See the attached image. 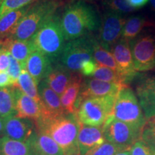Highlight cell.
<instances>
[{
  "mask_svg": "<svg viewBox=\"0 0 155 155\" xmlns=\"http://www.w3.org/2000/svg\"><path fill=\"white\" fill-rule=\"evenodd\" d=\"M61 23L65 40L68 42L99 30L101 20L92 6L83 2H73L64 9Z\"/></svg>",
  "mask_w": 155,
  "mask_h": 155,
  "instance_id": "1",
  "label": "cell"
},
{
  "mask_svg": "<svg viewBox=\"0 0 155 155\" xmlns=\"http://www.w3.org/2000/svg\"><path fill=\"white\" fill-rule=\"evenodd\" d=\"M35 128L46 133L63 150L65 155L78 154V135L81 122L76 114H63L57 116L42 117L35 121Z\"/></svg>",
  "mask_w": 155,
  "mask_h": 155,
  "instance_id": "2",
  "label": "cell"
},
{
  "mask_svg": "<svg viewBox=\"0 0 155 155\" xmlns=\"http://www.w3.org/2000/svg\"><path fill=\"white\" fill-rule=\"evenodd\" d=\"M65 3V0H41L33 4L7 39L23 41L31 40Z\"/></svg>",
  "mask_w": 155,
  "mask_h": 155,
  "instance_id": "3",
  "label": "cell"
},
{
  "mask_svg": "<svg viewBox=\"0 0 155 155\" xmlns=\"http://www.w3.org/2000/svg\"><path fill=\"white\" fill-rule=\"evenodd\" d=\"M31 40L36 50L47 56L52 63L58 62L66 44L60 16L55 14L48 19Z\"/></svg>",
  "mask_w": 155,
  "mask_h": 155,
  "instance_id": "4",
  "label": "cell"
},
{
  "mask_svg": "<svg viewBox=\"0 0 155 155\" xmlns=\"http://www.w3.org/2000/svg\"><path fill=\"white\" fill-rule=\"evenodd\" d=\"M112 116L116 119L143 129L147 123L139 100L127 85L121 87L116 95Z\"/></svg>",
  "mask_w": 155,
  "mask_h": 155,
  "instance_id": "5",
  "label": "cell"
},
{
  "mask_svg": "<svg viewBox=\"0 0 155 155\" xmlns=\"http://www.w3.org/2000/svg\"><path fill=\"white\" fill-rule=\"evenodd\" d=\"M116 96L89 98L79 105L76 116L81 124L93 127H103L111 116Z\"/></svg>",
  "mask_w": 155,
  "mask_h": 155,
  "instance_id": "6",
  "label": "cell"
},
{
  "mask_svg": "<svg viewBox=\"0 0 155 155\" xmlns=\"http://www.w3.org/2000/svg\"><path fill=\"white\" fill-rule=\"evenodd\" d=\"M95 40L96 38L92 34L68 41L58 61L72 73H80L81 65L85 62L94 60Z\"/></svg>",
  "mask_w": 155,
  "mask_h": 155,
  "instance_id": "7",
  "label": "cell"
},
{
  "mask_svg": "<svg viewBox=\"0 0 155 155\" xmlns=\"http://www.w3.org/2000/svg\"><path fill=\"white\" fill-rule=\"evenodd\" d=\"M102 129L106 141L126 150H129L140 139L143 129L119 121L111 115L103 125Z\"/></svg>",
  "mask_w": 155,
  "mask_h": 155,
  "instance_id": "8",
  "label": "cell"
},
{
  "mask_svg": "<svg viewBox=\"0 0 155 155\" xmlns=\"http://www.w3.org/2000/svg\"><path fill=\"white\" fill-rule=\"evenodd\" d=\"M137 72L155 70V37L152 35H141L129 42Z\"/></svg>",
  "mask_w": 155,
  "mask_h": 155,
  "instance_id": "9",
  "label": "cell"
},
{
  "mask_svg": "<svg viewBox=\"0 0 155 155\" xmlns=\"http://www.w3.org/2000/svg\"><path fill=\"white\" fill-rule=\"evenodd\" d=\"M125 23L126 19L119 13L107 10L103 15L97 38L102 47L111 50L120 40Z\"/></svg>",
  "mask_w": 155,
  "mask_h": 155,
  "instance_id": "10",
  "label": "cell"
},
{
  "mask_svg": "<svg viewBox=\"0 0 155 155\" xmlns=\"http://www.w3.org/2000/svg\"><path fill=\"white\" fill-rule=\"evenodd\" d=\"M118 66V73L125 85L130 83L137 76L129 40L124 38L114 44L111 49Z\"/></svg>",
  "mask_w": 155,
  "mask_h": 155,
  "instance_id": "11",
  "label": "cell"
},
{
  "mask_svg": "<svg viewBox=\"0 0 155 155\" xmlns=\"http://www.w3.org/2000/svg\"><path fill=\"white\" fill-rule=\"evenodd\" d=\"M123 86L124 85L105 82L95 78L85 79L83 81L80 94L76 103V111L83 100L89 98L116 96Z\"/></svg>",
  "mask_w": 155,
  "mask_h": 155,
  "instance_id": "12",
  "label": "cell"
},
{
  "mask_svg": "<svg viewBox=\"0 0 155 155\" xmlns=\"http://www.w3.org/2000/svg\"><path fill=\"white\" fill-rule=\"evenodd\" d=\"M105 141L102 127H93L81 123L78 135L77 155H91Z\"/></svg>",
  "mask_w": 155,
  "mask_h": 155,
  "instance_id": "13",
  "label": "cell"
},
{
  "mask_svg": "<svg viewBox=\"0 0 155 155\" xmlns=\"http://www.w3.org/2000/svg\"><path fill=\"white\" fill-rule=\"evenodd\" d=\"M137 97L147 120L155 116V75L141 77L136 87Z\"/></svg>",
  "mask_w": 155,
  "mask_h": 155,
  "instance_id": "14",
  "label": "cell"
},
{
  "mask_svg": "<svg viewBox=\"0 0 155 155\" xmlns=\"http://www.w3.org/2000/svg\"><path fill=\"white\" fill-rule=\"evenodd\" d=\"M35 131L32 120L12 116L5 119L3 137L12 140L26 143Z\"/></svg>",
  "mask_w": 155,
  "mask_h": 155,
  "instance_id": "15",
  "label": "cell"
},
{
  "mask_svg": "<svg viewBox=\"0 0 155 155\" xmlns=\"http://www.w3.org/2000/svg\"><path fill=\"white\" fill-rule=\"evenodd\" d=\"M26 144L30 155H65L63 150L52 137L36 128Z\"/></svg>",
  "mask_w": 155,
  "mask_h": 155,
  "instance_id": "16",
  "label": "cell"
},
{
  "mask_svg": "<svg viewBox=\"0 0 155 155\" xmlns=\"http://www.w3.org/2000/svg\"><path fill=\"white\" fill-rule=\"evenodd\" d=\"M15 88V87H14ZM16 91V116L22 119L32 120L34 122L38 121L44 114L42 105L27 96L18 88Z\"/></svg>",
  "mask_w": 155,
  "mask_h": 155,
  "instance_id": "17",
  "label": "cell"
},
{
  "mask_svg": "<svg viewBox=\"0 0 155 155\" xmlns=\"http://www.w3.org/2000/svg\"><path fill=\"white\" fill-rule=\"evenodd\" d=\"M38 91L44 114L42 117L57 116L65 114L61 98L43 80L39 83Z\"/></svg>",
  "mask_w": 155,
  "mask_h": 155,
  "instance_id": "18",
  "label": "cell"
},
{
  "mask_svg": "<svg viewBox=\"0 0 155 155\" xmlns=\"http://www.w3.org/2000/svg\"><path fill=\"white\" fill-rule=\"evenodd\" d=\"M73 74V73L60 62H56L54 65H52L51 69L45 81L50 88L53 89L58 96H61L68 86Z\"/></svg>",
  "mask_w": 155,
  "mask_h": 155,
  "instance_id": "19",
  "label": "cell"
},
{
  "mask_svg": "<svg viewBox=\"0 0 155 155\" xmlns=\"http://www.w3.org/2000/svg\"><path fill=\"white\" fill-rule=\"evenodd\" d=\"M51 67L52 62L49 58L36 50L30 55L26 63V70L38 85L45 79Z\"/></svg>",
  "mask_w": 155,
  "mask_h": 155,
  "instance_id": "20",
  "label": "cell"
},
{
  "mask_svg": "<svg viewBox=\"0 0 155 155\" xmlns=\"http://www.w3.org/2000/svg\"><path fill=\"white\" fill-rule=\"evenodd\" d=\"M83 81L80 73H73L68 86L61 96L62 106L65 113L76 114V103Z\"/></svg>",
  "mask_w": 155,
  "mask_h": 155,
  "instance_id": "21",
  "label": "cell"
},
{
  "mask_svg": "<svg viewBox=\"0 0 155 155\" xmlns=\"http://www.w3.org/2000/svg\"><path fill=\"white\" fill-rule=\"evenodd\" d=\"M3 47L9 54L21 63L23 69H26L27 61L33 51L35 50L32 40H17L7 39L2 42Z\"/></svg>",
  "mask_w": 155,
  "mask_h": 155,
  "instance_id": "22",
  "label": "cell"
},
{
  "mask_svg": "<svg viewBox=\"0 0 155 155\" xmlns=\"http://www.w3.org/2000/svg\"><path fill=\"white\" fill-rule=\"evenodd\" d=\"M32 5L7 12L0 18V42L7 40Z\"/></svg>",
  "mask_w": 155,
  "mask_h": 155,
  "instance_id": "23",
  "label": "cell"
},
{
  "mask_svg": "<svg viewBox=\"0 0 155 155\" xmlns=\"http://www.w3.org/2000/svg\"><path fill=\"white\" fill-rule=\"evenodd\" d=\"M16 91L14 87L0 88V117L4 119L16 116Z\"/></svg>",
  "mask_w": 155,
  "mask_h": 155,
  "instance_id": "24",
  "label": "cell"
},
{
  "mask_svg": "<svg viewBox=\"0 0 155 155\" xmlns=\"http://www.w3.org/2000/svg\"><path fill=\"white\" fill-rule=\"evenodd\" d=\"M12 87L19 89L25 94L33 98L34 100H35L37 102L42 105L41 99H40V94H39L38 85L37 84L32 76L29 74L26 69H22V73L19 76L17 83Z\"/></svg>",
  "mask_w": 155,
  "mask_h": 155,
  "instance_id": "25",
  "label": "cell"
},
{
  "mask_svg": "<svg viewBox=\"0 0 155 155\" xmlns=\"http://www.w3.org/2000/svg\"><path fill=\"white\" fill-rule=\"evenodd\" d=\"M148 25L146 19L142 16H132L126 20L122 32V38L133 40L141 33L145 26Z\"/></svg>",
  "mask_w": 155,
  "mask_h": 155,
  "instance_id": "26",
  "label": "cell"
},
{
  "mask_svg": "<svg viewBox=\"0 0 155 155\" xmlns=\"http://www.w3.org/2000/svg\"><path fill=\"white\" fill-rule=\"evenodd\" d=\"M93 57L98 65L109 68L118 72V66L113 54L109 50H106L98 41L96 38L94 43V53Z\"/></svg>",
  "mask_w": 155,
  "mask_h": 155,
  "instance_id": "27",
  "label": "cell"
},
{
  "mask_svg": "<svg viewBox=\"0 0 155 155\" xmlns=\"http://www.w3.org/2000/svg\"><path fill=\"white\" fill-rule=\"evenodd\" d=\"M0 155H30V153L26 143L2 137H0Z\"/></svg>",
  "mask_w": 155,
  "mask_h": 155,
  "instance_id": "28",
  "label": "cell"
},
{
  "mask_svg": "<svg viewBox=\"0 0 155 155\" xmlns=\"http://www.w3.org/2000/svg\"><path fill=\"white\" fill-rule=\"evenodd\" d=\"M92 76L95 79L105 81V82L125 85L119 73L109 68L101 66V65H98Z\"/></svg>",
  "mask_w": 155,
  "mask_h": 155,
  "instance_id": "29",
  "label": "cell"
},
{
  "mask_svg": "<svg viewBox=\"0 0 155 155\" xmlns=\"http://www.w3.org/2000/svg\"><path fill=\"white\" fill-rule=\"evenodd\" d=\"M103 5L108 11L114 12L120 15L128 14L136 10L129 5L127 0H104Z\"/></svg>",
  "mask_w": 155,
  "mask_h": 155,
  "instance_id": "30",
  "label": "cell"
},
{
  "mask_svg": "<svg viewBox=\"0 0 155 155\" xmlns=\"http://www.w3.org/2000/svg\"><path fill=\"white\" fill-rule=\"evenodd\" d=\"M140 139L150 149L155 155V123L151 120H147L146 124L141 131Z\"/></svg>",
  "mask_w": 155,
  "mask_h": 155,
  "instance_id": "31",
  "label": "cell"
},
{
  "mask_svg": "<svg viewBox=\"0 0 155 155\" xmlns=\"http://www.w3.org/2000/svg\"><path fill=\"white\" fill-rule=\"evenodd\" d=\"M41 0H4L0 7V18L9 12L33 5Z\"/></svg>",
  "mask_w": 155,
  "mask_h": 155,
  "instance_id": "32",
  "label": "cell"
},
{
  "mask_svg": "<svg viewBox=\"0 0 155 155\" xmlns=\"http://www.w3.org/2000/svg\"><path fill=\"white\" fill-rule=\"evenodd\" d=\"M22 69L23 68L21 63L9 54V65L7 72L14 82V86L17 83Z\"/></svg>",
  "mask_w": 155,
  "mask_h": 155,
  "instance_id": "33",
  "label": "cell"
},
{
  "mask_svg": "<svg viewBox=\"0 0 155 155\" xmlns=\"http://www.w3.org/2000/svg\"><path fill=\"white\" fill-rule=\"evenodd\" d=\"M122 150L119 147L106 141L91 155H116Z\"/></svg>",
  "mask_w": 155,
  "mask_h": 155,
  "instance_id": "34",
  "label": "cell"
},
{
  "mask_svg": "<svg viewBox=\"0 0 155 155\" xmlns=\"http://www.w3.org/2000/svg\"><path fill=\"white\" fill-rule=\"evenodd\" d=\"M131 155H154L149 147L140 139L130 148Z\"/></svg>",
  "mask_w": 155,
  "mask_h": 155,
  "instance_id": "35",
  "label": "cell"
},
{
  "mask_svg": "<svg viewBox=\"0 0 155 155\" xmlns=\"http://www.w3.org/2000/svg\"><path fill=\"white\" fill-rule=\"evenodd\" d=\"M98 64L95 60H91V61H88L87 62H85L84 63L81 65L80 73L82 74V75H85V76H91L94 74V73L96 71L97 67H98Z\"/></svg>",
  "mask_w": 155,
  "mask_h": 155,
  "instance_id": "36",
  "label": "cell"
},
{
  "mask_svg": "<svg viewBox=\"0 0 155 155\" xmlns=\"http://www.w3.org/2000/svg\"><path fill=\"white\" fill-rule=\"evenodd\" d=\"M13 86L14 82L7 71H0V88Z\"/></svg>",
  "mask_w": 155,
  "mask_h": 155,
  "instance_id": "37",
  "label": "cell"
},
{
  "mask_svg": "<svg viewBox=\"0 0 155 155\" xmlns=\"http://www.w3.org/2000/svg\"><path fill=\"white\" fill-rule=\"evenodd\" d=\"M127 1L129 2V5L131 7L137 9L147 5L149 2H150V0H127Z\"/></svg>",
  "mask_w": 155,
  "mask_h": 155,
  "instance_id": "38",
  "label": "cell"
},
{
  "mask_svg": "<svg viewBox=\"0 0 155 155\" xmlns=\"http://www.w3.org/2000/svg\"><path fill=\"white\" fill-rule=\"evenodd\" d=\"M4 127H5V119L0 117V137H3Z\"/></svg>",
  "mask_w": 155,
  "mask_h": 155,
  "instance_id": "39",
  "label": "cell"
},
{
  "mask_svg": "<svg viewBox=\"0 0 155 155\" xmlns=\"http://www.w3.org/2000/svg\"><path fill=\"white\" fill-rule=\"evenodd\" d=\"M116 155H131L130 149L129 150H126L124 151H121V152H118Z\"/></svg>",
  "mask_w": 155,
  "mask_h": 155,
  "instance_id": "40",
  "label": "cell"
},
{
  "mask_svg": "<svg viewBox=\"0 0 155 155\" xmlns=\"http://www.w3.org/2000/svg\"><path fill=\"white\" fill-rule=\"evenodd\" d=\"M96 1V0H71L70 2H92Z\"/></svg>",
  "mask_w": 155,
  "mask_h": 155,
  "instance_id": "41",
  "label": "cell"
},
{
  "mask_svg": "<svg viewBox=\"0 0 155 155\" xmlns=\"http://www.w3.org/2000/svg\"><path fill=\"white\" fill-rule=\"evenodd\" d=\"M150 2L152 8L155 11V0H150Z\"/></svg>",
  "mask_w": 155,
  "mask_h": 155,
  "instance_id": "42",
  "label": "cell"
},
{
  "mask_svg": "<svg viewBox=\"0 0 155 155\" xmlns=\"http://www.w3.org/2000/svg\"><path fill=\"white\" fill-rule=\"evenodd\" d=\"M149 120H151V121H152L153 122H154V123H155V116H154V117H152V119H150Z\"/></svg>",
  "mask_w": 155,
  "mask_h": 155,
  "instance_id": "43",
  "label": "cell"
},
{
  "mask_svg": "<svg viewBox=\"0 0 155 155\" xmlns=\"http://www.w3.org/2000/svg\"><path fill=\"white\" fill-rule=\"evenodd\" d=\"M2 2H3V1H2V0H0V7H1L2 3Z\"/></svg>",
  "mask_w": 155,
  "mask_h": 155,
  "instance_id": "44",
  "label": "cell"
},
{
  "mask_svg": "<svg viewBox=\"0 0 155 155\" xmlns=\"http://www.w3.org/2000/svg\"><path fill=\"white\" fill-rule=\"evenodd\" d=\"M2 1H4V0H2Z\"/></svg>",
  "mask_w": 155,
  "mask_h": 155,
  "instance_id": "45",
  "label": "cell"
},
{
  "mask_svg": "<svg viewBox=\"0 0 155 155\" xmlns=\"http://www.w3.org/2000/svg\"></svg>",
  "mask_w": 155,
  "mask_h": 155,
  "instance_id": "46",
  "label": "cell"
}]
</instances>
